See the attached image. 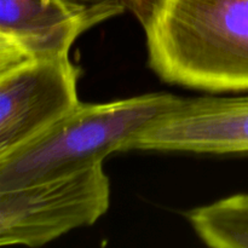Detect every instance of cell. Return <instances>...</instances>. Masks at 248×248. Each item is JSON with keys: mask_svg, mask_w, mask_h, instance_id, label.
Instances as JSON below:
<instances>
[{"mask_svg": "<svg viewBox=\"0 0 248 248\" xmlns=\"http://www.w3.org/2000/svg\"><path fill=\"white\" fill-rule=\"evenodd\" d=\"M165 82L207 92L248 91V0H123Z\"/></svg>", "mask_w": 248, "mask_h": 248, "instance_id": "1", "label": "cell"}, {"mask_svg": "<svg viewBox=\"0 0 248 248\" xmlns=\"http://www.w3.org/2000/svg\"><path fill=\"white\" fill-rule=\"evenodd\" d=\"M184 99L147 93L108 103H81L44 132L0 157V190L72 173L125 152L127 143Z\"/></svg>", "mask_w": 248, "mask_h": 248, "instance_id": "2", "label": "cell"}, {"mask_svg": "<svg viewBox=\"0 0 248 248\" xmlns=\"http://www.w3.org/2000/svg\"><path fill=\"white\" fill-rule=\"evenodd\" d=\"M110 205L103 162L18 188L0 190V246L41 247L93 225Z\"/></svg>", "mask_w": 248, "mask_h": 248, "instance_id": "3", "label": "cell"}, {"mask_svg": "<svg viewBox=\"0 0 248 248\" xmlns=\"http://www.w3.org/2000/svg\"><path fill=\"white\" fill-rule=\"evenodd\" d=\"M79 77L69 55L36 58L0 74V157L79 106Z\"/></svg>", "mask_w": 248, "mask_h": 248, "instance_id": "4", "label": "cell"}, {"mask_svg": "<svg viewBox=\"0 0 248 248\" xmlns=\"http://www.w3.org/2000/svg\"><path fill=\"white\" fill-rule=\"evenodd\" d=\"M123 0H0V74L36 58L69 55L73 43L99 22L123 14Z\"/></svg>", "mask_w": 248, "mask_h": 248, "instance_id": "5", "label": "cell"}, {"mask_svg": "<svg viewBox=\"0 0 248 248\" xmlns=\"http://www.w3.org/2000/svg\"><path fill=\"white\" fill-rule=\"evenodd\" d=\"M128 150L198 154L248 153V94L184 99L127 143Z\"/></svg>", "mask_w": 248, "mask_h": 248, "instance_id": "6", "label": "cell"}, {"mask_svg": "<svg viewBox=\"0 0 248 248\" xmlns=\"http://www.w3.org/2000/svg\"><path fill=\"white\" fill-rule=\"evenodd\" d=\"M201 241L212 248H248V194H237L186 213Z\"/></svg>", "mask_w": 248, "mask_h": 248, "instance_id": "7", "label": "cell"}, {"mask_svg": "<svg viewBox=\"0 0 248 248\" xmlns=\"http://www.w3.org/2000/svg\"><path fill=\"white\" fill-rule=\"evenodd\" d=\"M72 1H74V2H80V4L91 5V4H98V2L106 1V0H72Z\"/></svg>", "mask_w": 248, "mask_h": 248, "instance_id": "8", "label": "cell"}]
</instances>
